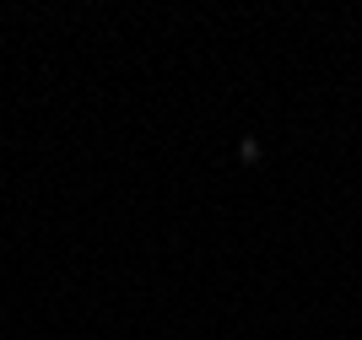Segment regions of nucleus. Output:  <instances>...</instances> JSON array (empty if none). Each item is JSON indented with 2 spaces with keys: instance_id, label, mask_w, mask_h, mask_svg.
<instances>
[]
</instances>
